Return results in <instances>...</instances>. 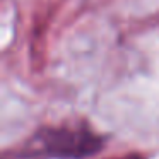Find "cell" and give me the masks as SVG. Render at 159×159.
<instances>
[{"label":"cell","mask_w":159,"mask_h":159,"mask_svg":"<svg viewBox=\"0 0 159 159\" xmlns=\"http://www.w3.org/2000/svg\"><path fill=\"white\" fill-rule=\"evenodd\" d=\"M111 159H145V157L140 154H128V156H116V157H111Z\"/></svg>","instance_id":"obj_2"},{"label":"cell","mask_w":159,"mask_h":159,"mask_svg":"<svg viewBox=\"0 0 159 159\" xmlns=\"http://www.w3.org/2000/svg\"><path fill=\"white\" fill-rule=\"evenodd\" d=\"M103 147L104 139L79 120L39 128L26 140L19 156L28 159H82L98 154Z\"/></svg>","instance_id":"obj_1"}]
</instances>
